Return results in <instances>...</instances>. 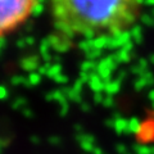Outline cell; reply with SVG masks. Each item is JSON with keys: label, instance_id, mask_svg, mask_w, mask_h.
I'll return each instance as SVG.
<instances>
[{"label": "cell", "instance_id": "1", "mask_svg": "<svg viewBox=\"0 0 154 154\" xmlns=\"http://www.w3.org/2000/svg\"><path fill=\"white\" fill-rule=\"evenodd\" d=\"M51 26L64 40L117 36L136 25L143 0H48Z\"/></svg>", "mask_w": 154, "mask_h": 154}, {"label": "cell", "instance_id": "2", "mask_svg": "<svg viewBox=\"0 0 154 154\" xmlns=\"http://www.w3.org/2000/svg\"><path fill=\"white\" fill-rule=\"evenodd\" d=\"M36 4L37 0H0V38L25 25Z\"/></svg>", "mask_w": 154, "mask_h": 154}]
</instances>
